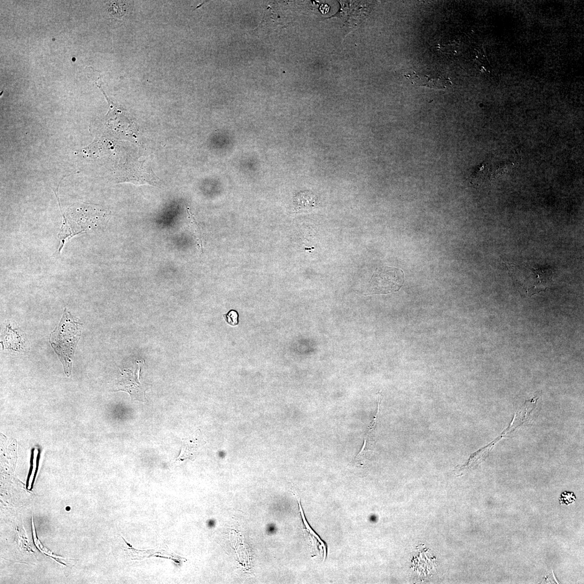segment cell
<instances>
[{
  "instance_id": "obj_6",
  "label": "cell",
  "mask_w": 584,
  "mask_h": 584,
  "mask_svg": "<svg viewBox=\"0 0 584 584\" xmlns=\"http://www.w3.org/2000/svg\"><path fill=\"white\" fill-rule=\"evenodd\" d=\"M206 443L202 437L200 431L192 435L188 439H184L183 448L179 458H190L194 456L196 453Z\"/></svg>"
},
{
  "instance_id": "obj_7",
  "label": "cell",
  "mask_w": 584,
  "mask_h": 584,
  "mask_svg": "<svg viewBox=\"0 0 584 584\" xmlns=\"http://www.w3.org/2000/svg\"><path fill=\"white\" fill-rule=\"evenodd\" d=\"M298 503H299V510H300L301 517H302V520H303V524H304V525H305V526L306 528L307 531L311 535H312V536H314L315 538H316V540L319 542V544H321V547H322V548L323 549L324 556V560H325V559H326V555H327L326 545L325 544V543L323 541H322V540L320 538H319V536L318 535V534L315 533V532L313 530L312 528H311L310 527L309 525L307 523V521L306 518L305 517V515H304V513H303V510H302V507H301L300 500H298Z\"/></svg>"
},
{
  "instance_id": "obj_2",
  "label": "cell",
  "mask_w": 584,
  "mask_h": 584,
  "mask_svg": "<svg viewBox=\"0 0 584 584\" xmlns=\"http://www.w3.org/2000/svg\"><path fill=\"white\" fill-rule=\"evenodd\" d=\"M508 269L514 283L521 294L532 295L550 289L551 272L543 268L508 264Z\"/></svg>"
},
{
  "instance_id": "obj_4",
  "label": "cell",
  "mask_w": 584,
  "mask_h": 584,
  "mask_svg": "<svg viewBox=\"0 0 584 584\" xmlns=\"http://www.w3.org/2000/svg\"><path fill=\"white\" fill-rule=\"evenodd\" d=\"M406 77L413 84L419 86L445 89L448 85L451 84V82L441 74L431 70H418L413 71L406 75Z\"/></svg>"
},
{
  "instance_id": "obj_3",
  "label": "cell",
  "mask_w": 584,
  "mask_h": 584,
  "mask_svg": "<svg viewBox=\"0 0 584 584\" xmlns=\"http://www.w3.org/2000/svg\"><path fill=\"white\" fill-rule=\"evenodd\" d=\"M403 272L400 269L383 267L372 276L369 284L371 294H388L399 291L404 283Z\"/></svg>"
},
{
  "instance_id": "obj_8",
  "label": "cell",
  "mask_w": 584,
  "mask_h": 584,
  "mask_svg": "<svg viewBox=\"0 0 584 584\" xmlns=\"http://www.w3.org/2000/svg\"><path fill=\"white\" fill-rule=\"evenodd\" d=\"M32 532H33V535L34 542V543H35L37 548L39 550H40L41 552H42L43 554H44L45 555L48 556L49 557H51V558L55 559L56 560V561H58V559H65L64 558L59 557V556L56 555L55 554H54L53 553H52L50 550H49L48 549L43 548L44 547H43V545H42V544L40 543V541H39L38 540V538H37V535L36 534L35 528L34 527V522H33V518H32Z\"/></svg>"
},
{
  "instance_id": "obj_5",
  "label": "cell",
  "mask_w": 584,
  "mask_h": 584,
  "mask_svg": "<svg viewBox=\"0 0 584 584\" xmlns=\"http://www.w3.org/2000/svg\"><path fill=\"white\" fill-rule=\"evenodd\" d=\"M140 371V367L133 371L123 370L118 387L119 391L128 392L132 399L145 401V389H143L139 381Z\"/></svg>"
},
{
  "instance_id": "obj_10",
  "label": "cell",
  "mask_w": 584,
  "mask_h": 584,
  "mask_svg": "<svg viewBox=\"0 0 584 584\" xmlns=\"http://www.w3.org/2000/svg\"><path fill=\"white\" fill-rule=\"evenodd\" d=\"M223 316L226 322L230 325L237 326L239 324V314L236 310H231Z\"/></svg>"
},
{
  "instance_id": "obj_12",
  "label": "cell",
  "mask_w": 584,
  "mask_h": 584,
  "mask_svg": "<svg viewBox=\"0 0 584 584\" xmlns=\"http://www.w3.org/2000/svg\"><path fill=\"white\" fill-rule=\"evenodd\" d=\"M214 524V521L211 520V521H209L208 522V526L210 527L213 526Z\"/></svg>"
},
{
  "instance_id": "obj_1",
  "label": "cell",
  "mask_w": 584,
  "mask_h": 584,
  "mask_svg": "<svg viewBox=\"0 0 584 584\" xmlns=\"http://www.w3.org/2000/svg\"><path fill=\"white\" fill-rule=\"evenodd\" d=\"M83 324L65 309L61 321L50 334V342L64 366L67 376H71L75 350L81 337Z\"/></svg>"
},
{
  "instance_id": "obj_11",
  "label": "cell",
  "mask_w": 584,
  "mask_h": 584,
  "mask_svg": "<svg viewBox=\"0 0 584 584\" xmlns=\"http://www.w3.org/2000/svg\"><path fill=\"white\" fill-rule=\"evenodd\" d=\"M188 213H189V216H190L192 227L194 229V232H195V234H196V236L198 238V241H200V243L202 245V242H201V241H202V238H201L202 235H201L200 230L199 228V226L197 224V223L196 220H195L194 216H193L191 213L189 211V210H188Z\"/></svg>"
},
{
  "instance_id": "obj_9",
  "label": "cell",
  "mask_w": 584,
  "mask_h": 584,
  "mask_svg": "<svg viewBox=\"0 0 584 584\" xmlns=\"http://www.w3.org/2000/svg\"><path fill=\"white\" fill-rule=\"evenodd\" d=\"M310 201L309 195L305 193L299 194L295 198V204L299 209L310 208L312 206Z\"/></svg>"
}]
</instances>
